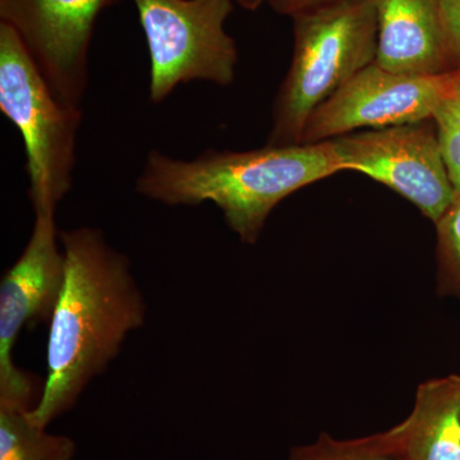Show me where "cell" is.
Listing matches in <instances>:
<instances>
[{
    "label": "cell",
    "mask_w": 460,
    "mask_h": 460,
    "mask_svg": "<svg viewBox=\"0 0 460 460\" xmlns=\"http://www.w3.org/2000/svg\"><path fill=\"white\" fill-rule=\"evenodd\" d=\"M60 243L65 281L49 320L47 380L27 411L41 428L74 407L146 320V302L129 257L111 247L102 230L62 232Z\"/></svg>",
    "instance_id": "obj_1"
},
{
    "label": "cell",
    "mask_w": 460,
    "mask_h": 460,
    "mask_svg": "<svg viewBox=\"0 0 460 460\" xmlns=\"http://www.w3.org/2000/svg\"><path fill=\"white\" fill-rule=\"evenodd\" d=\"M341 172L332 140L248 151L206 150L192 160L151 150L136 190L166 206L210 202L243 243L255 244L284 199Z\"/></svg>",
    "instance_id": "obj_2"
},
{
    "label": "cell",
    "mask_w": 460,
    "mask_h": 460,
    "mask_svg": "<svg viewBox=\"0 0 460 460\" xmlns=\"http://www.w3.org/2000/svg\"><path fill=\"white\" fill-rule=\"evenodd\" d=\"M292 20V60L272 105L270 146L302 144L314 111L376 62L374 0H341Z\"/></svg>",
    "instance_id": "obj_3"
},
{
    "label": "cell",
    "mask_w": 460,
    "mask_h": 460,
    "mask_svg": "<svg viewBox=\"0 0 460 460\" xmlns=\"http://www.w3.org/2000/svg\"><path fill=\"white\" fill-rule=\"evenodd\" d=\"M0 111L23 138L33 211L56 213L72 189L83 109L54 93L18 33L2 22Z\"/></svg>",
    "instance_id": "obj_4"
},
{
    "label": "cell",
    "mask_w": 460,
    "mask_h": 460,
    "mask_svg": "<svg viewBox=\"0 0 460 460\" xmlns=\"http://www.w3.org/2000/svg\"><path fill=\"white\" fill-rule=\"evenodd\" d=\"M150 58L148 95L160 104L192 81L234 83L238 49L226 23L234 0H132Z\"/></svg>",
    "instance_id": "obj_5"
},
{
    "label": "cell",
    "mask_w": 460,
    "mask_h": 460,
    "mask_svg": "<svg viewBox=\"0 0 460 460\" xmlns=\"http://www.w3.org/2000/svg\"><path fill=\"white\" fill-rule=\"evenodd\" d=\"M65 252L56 213L35 214L31 237L0 281V408L31 411L35 380L13 359L25 328L49 321L65 281Z\"/></svg>",
    "instance_id": "obj_6"
},
{
    "label": "cell",
    "mask_w": 460,
    "mask_h": 460,
    "mask_svg": "<svg viewBox=\"0 0 460 460\" xmlns=\"http://www.w3.org/2000/svg\"><path fill=\"white\" fill-rule=\"evenodd\" d=\"M343 172H357L407 199L438 222L456 199L434 119L366 129L332 140Z\"/></svg>",
    "instance_id": "obj_7"
},
{
    "label": "cell",
    "mask_w": 460,
    "mask_h": 460,
    "mask_svg": "<svg viewBox=\"0 0 460 460\" xmlns=\"http://www.w3.org/2000/svg\"><path fill=\"white\" fill-rule=\"evenodd\" d=\"M456 75L402 74L372 63L314 111L302 144L432 119L453 95Z\"/></svg>",
    "instance_id": "obj_8"
},
{
    "label": "cell",
    "mask_w": 460,
    "mask_h": 460,
    "mask_svg": "<svg viewBox=\"0 0 460 460\" xmlns=\"http://www.w3.org/2000/svg\"><path fill=\"white\" fill-rule=\"evenodd\" d=\"M122 0H0V22L23 41L59 98L81 107L96 21Z\"/></svg>",
    "instance_id": "obj_9"
},
{
    "label": "cell",
    "mask_w": 460,
    "mask_h": 460,
    "mask_svg": "<svg viewBox=\"0 0 460 460\" xmlns=\"http://www.w3.org/2000/svg\"><path fill=\"white\" fill-rule=\"evenodd\" d=\"M376 63L414 75L453 72L445 50L441 0H374Z\"/></svg>",
    "instance_id": "obj_10"
},
{
    "label": "cell",
    "mask_w": 460,
    "mask_h": 460,
    "mask_svg": "<svg viewBox=\"0 0 460 460\" xmlns=\"http://www.w3.org/2000/svg\"><path fill=\"white\" fill-rule=\"evenodd\" d=\"M398 429L402 459L460 460V375L420 384Z\"/></svg>",
    "instance_id": "obj_11"
},
{
    "label": "cell",
    "mask_w": 460,
    "mask_h": 460,
    "mask_svg": "<svg viewBox=\"0 0 460 460\" xmlns=\"http://www.w3.org/2000/svg\"><path fill=\"white\" fill-rule=\"evenodd\" d=\"M36 425L25 411L0 408V460H72L75 443Z\"/></svg>",
    "instance_id": "obj_12"
},
{
    "label": "cell",
    "mask_w": 460,
    "mask_h": 460,
    "mask_svg": "<svg viewBox=\"0 0 460 460\" xmlns=\"http://www.w3.org/2000/svg\"><path fill=\"white\" fill-rule=\"evenodd\" d=\"M288 460H404L398 425L387 431L338 440L323 432L313 444L290 450Z\"/></svg>",
    "instance_id": "obj_13"
},
{
    "label": "cell",
    "mask_w": 460,
    "mask_h": 460,
    "mask_svg": "<svg viewBox=\"0 0 460 460\" xmlns=\"http://www.w3.org/2000/svg\"><path fill=\"white\" fill-rule=\"evenodd\" d=\"M438 292L460 299V196L435 223Z\"/></svg>",
    "instance_id": "obj_14"
},
{
    "label": "cell",
    "mask_w": 460,
    "mask_h": 460,
    "mask_svg": "<svg viewBox=\"0 0 460 460\" xmlns=\"http://www.w3.org/2000/svg\"><path fill=\"white\" fill-rule=\"evenodd\" d=\"M438 145L450 180L460 174V102L450 96L438 107L434 115Z\"/></svg>",
    "instance_id": "obj_15"
},
{
    "label": "cell",
    "mask_w": 460,
    "mask_h": 460,
    "mask_svg": "<svg viewBox=\"0 0 460 460\" xmlns=\"http://www.w3.org/2000/svg\"><path fill=\"white\" fill-rule=\"evenodd\" d=\"M441 25L450 69L460 72V0H441Z\"/></svg>",
    "instance_id": "obj_16"
},
{
    "label": "cell",
    "mask_w": 460,
    "mask_h": 460,
    "mask_svg": "<svg viewBox=\"0 0 460 460\" xmlns=\"http://www.w3.org/2000/svg\"><path fill=\"white\" fill-rule=\"evenodd\" d=\"M335 2H341V0H265L266 4L270 5L272 11L290 18Z\"/></svg>",
    "instance_id": "obj_17"
},
{
    "label": "cell",
    "mask_w": 460,
    "mask_h": 460,
    "mask_svg": "<svg viewBox=\"0 0 460 460\" xmlns=\"http://www.w3.org/2000/svg\"><path fill=\"white\" fill-rule=\"evenodd\" d=\"M234 3L239 7L247 9V11H256L262 4H265V0H234Z\"/></svg>",
    "instance_id": "obj_18"
},
{
    "label": "cell",
    "mask_w": 460,
    "mask_h": 460,
    "mask_svg": "<svg viewBox=\"0 0 460 460\" xmlns=\"http://www.w3.org/2000/svg\"><path fill=\"white\" fill-rule=\"evenodd\" d=\"M453 96L460 102V72L456 75V84H454Z\"/></svg>",
    "instance_id": "obj_19"
},
{
    "label": "cell",
    "mask_w": 460,
    "mask_h": 460,
    "mask_svg": "<svg viewBox=\"0 0 460 460\" xmlns=\"http://www.w3.org/2000/svg\"><path fill=\"white\" fill-rule=\"evenodd\" d=\"M454 190H456V195L460 196V174L456 175L454 180H452Z\"/></svg>",
    "instance_id": "obj_20"
}]
</instances>
